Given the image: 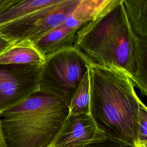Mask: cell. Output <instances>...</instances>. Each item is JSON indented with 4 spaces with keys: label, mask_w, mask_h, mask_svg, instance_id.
Masks as SVG:
<instances>
[{
    "label": "cell",
    "mask_w": 147,
    "mask_h": 147,
    "mask_svg": "<svg viewBox=\"0 0 147 147\" xmlns=\"http://www.w3.org/2000/svg\"><path fill=\"white\" fill-rule=\"evenodd\" d=\"M74 45L94 64L126 73L141 94L147 95V40L132 29L122 1L105 15L84 24Z\"/></svg>",
    "instance_id": "1"
},
{
    "label": "cell",
    "mask_w": 147,
    "mask_h": 147,
    "mask_svg": "<svg viewBox=\"0 0 147 147\" xmlns=\"http://www.w3.org/2000/svg\"><path fill=\"white\" fill-rule=\"evenodd\" d=\"M90 115L97 129L136 146L137 118L142 103L124 72L92 64L88 69Z\"/></svg>",
    "instance_id": "2"
},
{
    "label": "cell",
    "mask_w": 147,
    "mask_h": 147,
    "mask_svg": "<svg viewBox=\"0 0 147 147\" xmlns=\"http://www.w3.org/2000/svg\"><path fill=\"white\" fill-rule=\"evenodd\" d=\"M69 114L57 96L37 90L0 114L7 147H49Z\"/></svg>",
    "instance_id": "3"
},
{
    "label": "cell",
    "mask_w": 147,
    "mask_h": 147,
    "mask_svg": "<svg viewBox=\"0 0 147 147\" xmlns=\"http://www.w3.org/2000/svg\"><path fill=\"white\" fill-rule=\"evenodd\" d=\"M92 64L88 56L74 45L46 55L38 90L57 96L68 107L74 92Z\"/></svg>",
    "instance_id": "4"
},
{
    "label": "cell",
    "mask_w": 147,
    "mask_h": 147,
    "mask_svg": "<svg viewBox=\"0 0 147 147\" xmlns=\"http://www.w3.org/2000/svg\"><path fill=\"white\" fill-rule=\"evenodd\" d=\"M81 0H67L0 26V34L12 43L33 42L71 14Z\"/></svg>",
    "instance_id": "5"
},
{
    "label": "cell",
    "mask_w": 147,
    "mask_h": 147,
    "mask_svg": "<svg viewBox=\"0 0 147 147\" xmlns=\"http://www.w3.org/2000/svg\"><path fill=\"white\" fill-rule=\"evenodd\" d=\"M42 65L0 64V114L38 90Z\"/></svg>",
    "instance_id": "6"
},
{
    "label": "cell",
    "mask_w": 147,
    "mask_h": 147,
    "mask_svg": "<svg viewBox=\"0 0 147 147\" xmlns=\"http://www.w3.org/2000/svg\"><path fill=\"white\" fill-rule=\"evenodd\" d=\"M96 130L90 115L68 114L49 147H83Z\"/></svg>",
    "instance_id": "7"
},
{
    "label": "cell",
    "mask_w": 147,
    "mask_h": 147,
    "mask_svg": "<svg viewBox=\"0 0 147 147\" xmlns=\"http://www.w3.org/2000/svg\"><path fill=\"white\" fill-rule=\"evenodd\" d=\"M80 27L67 17L61 24L33 42L44 56L65 47L74 45L76 34Z\"/></svg>",
    "instance_id": "8"
},
{
    "label": "cell",
    "mask_w": 147,
    "mask_h": 147,
    "mask_svg": "<svg viewBox=\"0 0 147 147\" xmlns=\"http://www.w3.org/2000/svg\"><path fill=\"white\" fill-rule=\"evenodd\" d=\"M44 56L29 41L12 43L0 54V64L42 65Z\"/></svg>",
    "instance_id": "9"
},
{
    "label": "cell",
    "mask_w": 147,
    "mask_h": 147,
    "mask_svg": "<svg viewBox=\"0 0 147 147\" xmlns=\"http://www.w3.org/2000/svg\"><path fill=\"white\" fill-rule=\"evenodd\" d=\"M67 0H9L0 11V26Z\"/></svg>",
    "instance_id": "10"
},
{
    "label": "cell",
    "mask_w": 147,
    "mask_h": 147,
    "mask_svg": "<svg viewBox=\"0 0 147 147\" xmlns=\"http://www.w3.org/2000/svg\"><path fill=\"white\" fill-rule=\"evenodd\" d=\"M130 26L141 38L147 40V0H122Z\"/></svg>",
    "instance_id": "11"
},
{
    "label": "cell",
    "mask_w": 147,
    "mask_h": 147,
    "mask_svg": "<svg viewBox=\"0 0 147 147\" xmlns=\"http://www.w3.org/2000/svg\"><path fill=\"white\" fill-rule=\"evenodd\" d=\"M70 114L90 115V79L88 72L74 92L68 106Z\"/></svg>",
    "instance_id": "12"
},
{
    "label": "cell",
    "mask_w": 147,
    "mask_h": 147,
    "mask_svg": "<svg viewBox=\"0 0 147 147\" xmlns=\"http://www.w3.org/2000/svg\"><path fill=\"white\" fill-rule=\"evenodd\" d=\"M83 147H136L134 145L112 137L97 129L93 138Z\"/></svg>",
    "instance_id": "13"
},
{
    "label": "cell",
    "mask_w": 147,
    "mask_h": 147,
    "mask_svg": "<svg viewBox=\"0 0 147 147\" xmlns=\"http://www.w3.org/2000/svg\"><path fill=\"white\" fill-rule=\"evenodd\" d=\"M147 109L142 103L138 109L136 131V146L147 147Z\"/></svg>",
    "instance_id": "14"
},
{
    "label": "cell",
    "mask_w": 147,
    "mask_h": 147,
    "mask_svg": "<svg viewBox=\"0 0 147 147\" xmlns=\"http://www.w3.org/2000/svg\"><path fill=\"white\" fill-rule=\"evenodd\" d=\"M92 12V20L103 16L114 9L122 0H83Z\"/></svg>",
    "instance_id": "15"
},
{
    "label": "cell",
    "mask_w": 147,
    "mask_h": 147,
    "mask_svg": "<svg viewBox=\"0 0 147 147\" xmlns=\"http://www.w3.org/2000/svg\"><path fill=\"white\" fill-rule=\"evenodd\" d=\"M11 44L12 42L0 34V54L2 53Z\"/></svg>",
    "instance_id": "16"
},
{
    "label": "cell",
    "mask_w": 147,
    "mask_h": 147,
    "mask_svg": "<svg viewBox=\"0 0 147 147\" xmlns=\"http://www.w3.org/2000/svg\"><path fill=\"white\" fill-rule=\"evenodd\" d=\"M0 147H7L4 138L1 120H0Z\"/></svg>",
    "instance_id": "17"
},
{
    "label": "cell",
    "mask_w": 147,
    "mask_h": 147,
    "mask_svg": "<svg viewBox=\"0 0 147 147\" xmlns=\"http://www.w3.org/2000/svg\"><path fill=\"white\" fill-rule=\"evenodd\" d=\"M9 0H0V11L5 7Z\"/></svg>",
    "instance_id": "18"
}]
</instances>
